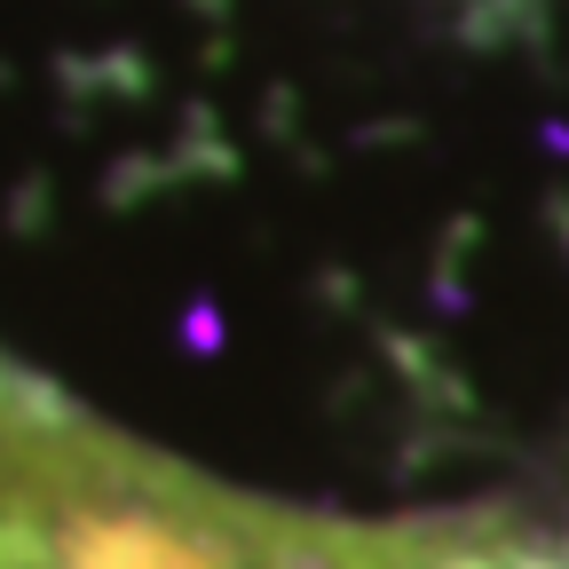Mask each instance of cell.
<instances>
[{
	"label": "cell",
	"instance_id": "6da1fadb",
	"mask_svg": "<svg viewBox=\"0 0 569 569\" xmlns=\"http://www.w3.org/2000/svg\"><path fill=\"white\" fill-rule=\"evenodd\" d=\"M0 569H498L230 507L0 365Z\"/></svg>",
	"mask_w": 569,
	"mask_h": 569
}]
</instances>
